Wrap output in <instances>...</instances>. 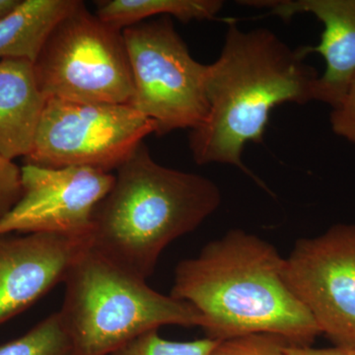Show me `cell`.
Returning a JSON list of instances; mask_svg holds the SVG:
<instances>
[{
  "label": "cell",
  "mask_w": 355,
  "mask_h": 355,
  "mask_svg": "<svg viewBox=\"0 0 355 355\" xmlns=\"http://www.w3.org/2000/svg\"><path fill=\"white\" fill-rule=\"evenodd\" d=\"M284 265L270 243L233 229L178 263L170 295L200 313L207 338L272 334L306 347L322 333L287 284Z\"/></svg>",
  "instance_id": "cell-1"
},
{
  "label": "cell",
  "mask_w": 355,
  "mask_h": 355,
  "mask_svg": "<svg viewBox=\"0 0 355 355\" xmlns=\"http://www.w3.org/2000/svg\"><path fill=\"white\" fill-rule=\"evenodd\" d=\"M305 58L270 30L229 25L220 55L207 69L209 114L189 137L196 163L232 165L251 175L243 150L263 141L272 110L314 101L319 74Z\"/></svg>",
  "instance_id": "cell-2"
},
{
  "label": "cell",
  "mask_w": 355,
  "mask_h": 355,
  "mask_svg": "<svg viewBox=\"0 0 355 355\" xmlns=\"http://www.w3.org/2000/svg\"><path fill=\"white\" fill-rule=\"evenodd\" d=\"M221 198L209 178L159 164L142 142L116 170L113 187L96 207L89 247L146 280L165 248L195 231Z\"/></svg>",
  "instance_id": "cell-3"
},
{
  "label": "cell",
  "mask_w": 355,
  "mask_h": 355,
  "mask_svg": "<svg viewBox=\"0 0 355 355\" xmlns=\"http://www.w3.org/2000/svg\"><path fill=\"white\" fill-rule=\"evenodd\" d=\"M64 284L58 313L73 355H112L166 324L202 326L200 313L188 302L159 293L90 247L79 254Z\"/></svg>",
  "instance_id": "cell-4"
},
{
  "label": "cell",
  "mask_w": 355,
  "mask_h": 355,
  "mask_svg": "<svg viewBox=\"0 0 355 355\" xmlns=\"http://www.w3.org/2000/svg\"><path fill=\"white\" fill-rule=\"evenodd\" d=\"M46 100L130 104L132 69L123 31L103 22L79 1L62 19L34 62Z\"/></svg>",
  "instance_id": "cell-5"
},
{
  "label": "cell",
  "mask_w": 355,
  "mask_h": 355,
  "mask_svg": "<svg viewBox=\"0 0 355 355\" xmlns=\"http://www.w3.org/2000/svg\"><path fill=\"white\" fill-rule=\"evenodd\" d=\"M132 69L130 106L153 121L158 137L193 130L207 119L209 65L191 57L170 16L123 30Z\"/></svg>",
  "instance_id": "cell-6"
},
{
  "label": "cell",
  "mask_w": 355,
  "mask_h": 355,
  "mask_svg": "<svg viewBox=\"0 0 355 355\" xmlns=\"http://www.w3.org/2000/svg\"><path fill=\"white\" fill-rule=\"evenodd\" d=\"M151 133L153 121L130 105L46 100L24 164L112 173Z\"/></svg>",
  "instance_id": "cell-7"
},
{
  "label": "cell",
  "mask_w": 355,
  "mask_h": 355,
  "mask_svg": "<svg viewBox=\"0 0 355 355\" xmlns=\"http://www.w3.org/2000/svg\"><path fill=\"white\" fill-rule=\"evenodd\" d=\"M284 277L322 335L336 345H355V224L298 240Z\"/></svg>",
  "instance_id": "cell-8"
},
{
  "label": "cell",
  "mask_w": 355,
  "mask_h": 355,
  "mask_svg": "<svg viewBox=\"0 0 355 355\" xmlns=\"http://www.w3.org/2000/svg\"><path fill=\"white\" fill-rule=\"evenodd\" d=\"M19 202L0 220L4 233H57L90 238L97 205L111 190L112 173L86 167L24 164Z\"/></svg>",
  "instance_id": "cell-9"
},
{
  "label": "cell",
  "mask_w": 355,
  "mask_h": 355,
  "mask_svg": "<svg viewBox=\"0 0 355 355\" xmlns=\"http://www.w3.org/2000/svg\"><path fill=\"white\" fill-rule=\"evenodd\" d=\"M89 246V237L42 232L0 234V324L64 282Z\"/></svg>",
  "instance_id": "cell-10"
},
{
  "label": "cell",
  "mask_w": 355,
  "mask_h": 355,
  "mask_svg": "<svg viewBox=\"0 0 355 355\" xmlns=\"http://www.w3.org/2000/svg\"><path fill=\"white\" fill-rule=\"evenodd\" d=\"M245 6L270 10V15L289 20L300 13L313 14L324 25L316 46H300L303 55L320 53L326 69L317 79L314 101L335 109L343 101L355 76V0H261Z\"/></svg>",
  "instance_id": "cell-11"
},
{
  "label": "cell",
  "mask_w": 355,
  "mask_h": 355,
  "mask_svg": "<svg viewBox=\"0 0 355 355\" xmlns=\"http://www.w3.org/2000/svg\"><path fill=\"white\" fill-rule=\"evenodd\" d=\"M44 104L33 62L0 60V155L13 161L28 155Z\"/></svg>",
  "instance_id": "cell-12"
},
{
  "label": "cell",
  "mask_w": 355,
  "mask_h": 355,
  "mask_svg": "<svg viewBox=\"0 0 355 355\" xmlns=\"http://www.w3.org/2000/svg\"><path fill=\"white\" fill-rule=\"evenodd\" d=\"M79 0H20L0 19V60H26L34 64L55 26Z\"/></svg>",
  "instance_id": "cell-13"
},
{
  "label": "cell",
  "mask_w": 355,
  "mask_h": 355,
  "mask_svg": "<svg viewBox=\"0 0 355 355\" xmlns=\"http://www.w3.org/2000/svg\"><path fill=\"white\" fill-rule=\"evenodd\" d=\"M96 3L98 18L121 31L154 16H170L184 23L214 20L223 7L219 0H103Z\"/></svg>",
  "instance_id": "cell-14"
},
{
  "label": "cell",
  "mask_w": 355,
  "mask_h": 355,
  "mask_svg": "<svg viewBox=\"0 0 355 355\" xmlns=\"http://www.w3.org/2000/svg\"><path fill=\"white\" fill-rule=\"evenodd\" d=\"M0 355H73V349L57 312L25 335L0 345Z\"/></svg>",
  "instance_id": "cell-15"
},
{
  "label": "cell",
  "mask_w": 355,
  "mask_h": 355,
  "mask_svg": "<svg viewBox=\"0 0 355 355\" xmlns=\"http://www.w3.org/2000/svg\"><path fill=\"white\" fill-rule=\"evenodd\" d=\"M219 340L205 338L191 342H173L163 338L158 330L142 334L112 355H207Z\"/></svg>",
  "instance_id": "cell-16"
},
{
  "label": "cell",
  "mask_w": 355,
  "mask_h": 355,
  "mask_svg": "<svg viewBox=\"0 0 355 355\" xmlns=\"http://www.w3.org/2000/svg\"><path fill=\"white\" fill-rule=\"evenodd\" d=\"M292 345L272 334H251L218 340L207 355H286Z\"/></svg>",
  "instance_id": "cell-17"
},
{
  "label": "cell",
  "mask_w": 355,
  "mask_h": 355,
  "mask_svg": "<svg viewBox=\"0 0 355 355\" xmlns=\"http://www.w3.org/2000/svg\"><path fill=\"white\" fill-rule=\"evenodd\" d=\"M23 193L21 168L0 155V220L19 202Z\"/></svg>",
  "instance_id": "cell-18"
},
{
  "label": "cell",
  "mask_w": 355,
  "mask_h": 355,
  "mask_svg": "<svg viewBox=\"0 0 355 355\" xmlns=\"http://www.w3.org/2000/svg\"><path fill=\"white\" fill-rule=\"evenodd\" d=\"M331 130L355 147V76L338 107L331 110Z\"/></svg>",
  "instance_id": "cell-19"
},
{
  "label": "cell",
  "mask_w": 355,
  "mask_h": 355,
  "mask_svg": "<svg viewBox=\"0 0 355 355\" xmlns=\"http://www.w3.org/2000/svg\"><path fill=\"white\" fill-rule=\"evenodd\" d=\"M286 355H355V345H335L328 349H314L310 345H289Z\"/></svg>",
  "instance_id": "cell-20"
}]
</instances>
